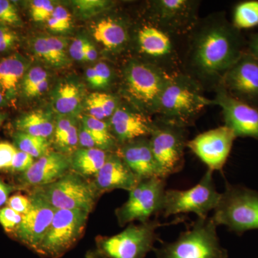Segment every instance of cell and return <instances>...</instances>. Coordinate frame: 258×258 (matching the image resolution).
Segmentation results:
<instances>
[{
	"mask_svg": "<svg viewBox=\"0 0 258 258\" xmlns=\"http://www.w3.org/2000/svg\"><path fill=\"white\" fill-rule=\"evenodd\" d=\"M171 76L153 64L131 59L123 69V92L137 110L149 116L156 115Z\"/></svg>",
	"mask_w": 258,
	"mask_h": 258,
	"instance_id": "3",
	"label": "cell"
},
{
	"mask_svg": "<svg viewBox=\"0 0 258 258\" xmlns=\"http://www.w3.org/2000/svg\"><path fill=\"white\" fill-rule=\"evenodd\" d=\"M201 3L198 0H154L149 19L176 37H184L198 23Z\"/></svg>",
	"mask_w": 258,
	"mask_h": 258,
	"instance_id": "13",
	"label": "cell"
},
{
	"mask_svg": "<svg viewBox=\"0 0 258 258\" xmlns=\"http://www.w3.org/2000/svg\"><path fill=\"white\" fill-rule=\"evenodd\" d=\"M27 61L18 54L0 60V91L3 94L12 95L16 91L18 83L26 74Z\"/></svg>",
	"mask_w": 258,
	"mask_h": 258,
	"instance_id": "24",
	"label": "cell"
},
{
	"mask_svg": "<svg viewBox=\"0 0 258 258\" xmlns=\"http://www.w3.org/2000/svg\"><path fill=\"white\" fill-rule=\"evenodd\" d=\"M33 50L39 58L42 59L51 66H53V60L47 44L46 37H38L35 39L33 42Z\"/></svg>",
	"mask_w": 258,
	"mask_h": 258,
	"instance_id": "43",
	"label": "cell"
},
{
	"mask_svg": "<svg viewBox=\"0 0 258 258\" xmlns=\"http://www.w3.org/2000/svg\"><path fill=\"white\" fill-rule=\"evenodd\" d=\"M97 57H98V52H97L96 47L93 46L91 42H88L86 52H85L86 62H92V61L96 60Z\"/></svg>",
	"mask_w": 258,
	"mask_h": 258,
	"instance_id": "49",
	"label": "cell"
},
{
	"mask_svg": "<svg viewBox=\"0 0 258 258\" xmlns=\"http://www.w3.org/2000/svg\"><path fill=\"white\" fill-rule=\"evenodd\" d=\"M71 156L50 152L34 162L31 167L19 176L24 188L41 187L55 182L71 171Z\"/></svg>",
	"mask_w": 258,
	"mask_h": 258,
	"instance_id": "18",
	"label": "cell"
},
{
	"mask_svg": "<svg viewBox=\"0 0 258 258\" xmlns=\"http://www.w3.org/2000/svg\"><path fill=\"white\" fill-rule=\"evenodd\" d=\"M165 225L158 220L139 225L130 223L117 235L98 238L96 248L88 252L86 258H144L154 249L157 229Z\"/></svg>",
	"mask_w": 258,
	"mask_h": 258,
	"instance_id": "5",
	"label": "cell"
},
{
	"mask_svg": "<svg viewBox=\"0 0 258 258\" xmlns=\"http://www.w3.org/2000/svg\"><path fill=\"white\" fill-rule=\"evenodd\" d=\"M81 124L92 136L98 149L106 152H116L119 145L112 134L109 125L106 122L96 119L91 115H84Z\"/></svg>",
	"mask_w": 258,
	"mask_h": 258,
	"instance_id": "26",
	"label": "cell"
},
{
	"mask_svg": "<svg viewBox=\"0 0 258 258\" xmlns=\"http://www.w3.org/2000/svg\"><path fill=\"white\" fill-rule=\"evenodd\" d=\"M248 48L249 55L258 60V34L251 38Z\"/></svg>",
	"mask_w": 258,
	"mask_h": 258,
	"instance_id": "50",
	"label": "cell"
},
{
	"mask_svg": "<svg viewBox=\"0 0 258 258\" xmlns=\"http://www.w3.org/2000/svg\"><path fill=\"white\" fill-rule=\"evenodd\" d=\"M35 189L55 210H78L91 213L100 197L92 181L72 171L52 184Z\"/></svg>",
	"mask_w": 258,
	"mask_h": 258,
	"instance_id": "11",
	"label": "cell"
},
{
	"mask_svg": "<svg viewBox=\"0 0 258 258\" xmlns=\"http://www.w3.org/2000/svg\"><path fill=\"white\" fill-rule=\"evenodd\" d=\"M74 5L81 15L84 17H91L109 10L114 3L102 0H80L75 1Z\"/></svg>",
	"mask_w": 258,
	"mask_h": 258,
	"instance_id": "32",
	"label": "cell"
},
{
	"mask_svg": "<svg viewBox=\"0 0 258 258\" xmlns=\"http://www.w3.org/2000/svg\"><path fill=\"white\" fill-rule=\"evenodd\" d=\"M187 127L169 120H154L149 137L153 154L164 178L179 172L184 165V151L188 143Z\"/></svg>",
	"mask_w": 258,
	"mask_h": 258,
	"instance_id": "8",
	"label": "cell"
},
{
	"mask_svg": "<svg viewBox=\"0 0 258 258\" xmlns=\"http://www.w3.org/2000/svg\"><path fill=\"white\" fill-rule=\"evenodd\" d=\"M6 205L12 210L23 216L30 210L31 201L29 196H25L21 194H15L13 196L10 197Z\"/></svg>",
	"mask_w": 258,
	"mask_h": 258,
	"instance_id": "38",
	"label": "cell"
},
{
	"mask_svg": "<svg viewBox=\"0 0 258 258\" xmlns=\"http://www.w3.org/2000/svg\"><path fill=\"white\" fill-rule=\"evenodd\" d=\"M13 139L14 145L18 150L27 153L33 159H40L50 152V142L48 139L20 132L15 133Z\"/></svg>",
	"mask_w": 258,
	"mask_h": 258,
	"instance_id": "28",
	"label": "cell"
},
{
	"mask_svg": "<svg viewBox=\"0 0 258 258\" xmlns=\"http://www.w3.org/2000/svg\"><path fill=\"white\" fill-rule=\"evenodd\" d=\"M86 77L90 84L93 87L97 88V78L94 67L90 68L86 71Z\"/></svg>",
	"mask_w": 258,
	"mask_h": 258,
	"instance_id": "51",
	"label": "cell"
},
{
	"mask_svg": "<svg viewBox=\"0 0 258 258\" xmlns=\"http://www.w3.org/2000/svg\"><path fill=\"white\" fill-rule=\"evenodd\" d=\"M48 88V79L44 80L41 83H39L36 86L29 90L26 93H25V96L29 98L36 97L42 94L47 91Z\"/></svg>",
	"mask_w": 258,
	"mask_h": 258,
	"instance_id": "48",
	"label": "cell"
},
{
	"mask_svg": "<svg viewBox=\"0 0 258 258\" xmlns=\"http://www.w3.org/2000/svg\"><path fill=\"white\" fill-rule=\"evenodd\" d=\"M18 42V36L16 32L8 26H0V52L13 48Z\"/></svg>",
	"mask_w": 258,
	"mask_h": 258,
	"instance_id": "39",
	"label": "cell"
},
{
	"mask_svg": "<svg viewBox=\"0 0 258 258\" xmlns=\"http://www.w3.org/2000/svg\"><path fill=\"white\" fill-rule=\"evenodd\" d=\"M153 125L154 120L149 115L125 106L117 107L110 118V129L118 145L150 137Z\"/></svg>",
	"mask_w": 258,
	"mask_h": 258,
	"instance_id": "19",
	"label": "cell"
},
{
	"mask_svg": "<svg viewBox=\"0 0 258 258\" xmlns=\"http://www.w3.org/2000/svg\"><path fill=\"white\" fill-rule=\"evenodd\" d=\"M93 35L96 41L111 51L123 50L130 38L126 25L122 20L112 17L98 22L93 27Z\"/></svg>",
	"mask_w": 258,
	"mask_h": 258,
	"instance_id": "22",
	"label": "cell"
},
{
	"mask_svg": "<svg viewBox=\"0 0 258 258\" xmlns=\"http://www.w3.org/2000/svg\"><path fill=\"white\" fill-rule=\"evenodd\" d=\"M46 39L53 60V66L62 67L69 64V59L66 50L67 40L55 36L46 37Z\"/></svg>",
	"mask_w": 258,
	"mask_h": 258,
	"instance_id": "30",
	"label": "cell"
},
{
	"mask_svg": "<svg viewBox=\"0 0 258 258\" xmlns=\"http://www.w3.org/2000/svg\"><path fill=\"white\" fill-rule=\"evenodd\" d=\"M139 181L116 153H109L104 165L91 181L101 195L114 189L130 191Z\"/></svg>",
	"mask_w": 258,
	"mask_h": 258,
	"instance_id": "21",
	"label": "cell"
},
{
	"mask_svg": "<svg viewBox=\"0 0 258 258\" xmlns=\"http://www.w3.org/2000/svg\"><path fill=\"white\" fill-rule=\"evenodd\" d=\"M5 116L3 115L0 114V125H1L2 123L3 122V120H4Z\"/></svg>",
	"mask_w": 258,
	"mask_h": 258,
	"instance_id": "53",
	"label": "cell"
},
{
	"mask_svg": "<svg viewBox=\"0 0 258 258\" xmlns=\"http://www.w3.org/2000/svg\"><path fill=\"white\" fill-rule=\"evenodd\" d=\"M23 220V215L9 207L0 209V225L8 233L14 234Z\"/></svg>",
	"mask_w": 258,
	"mask_h": 258,
	"instance_id": "33",
	"label": "cell"
},
{
	"mask_svg": "<svg viewBox=\"0 0 258 258\" xmlns=\"http://www.w3.org/2000/svg\"><path fill=\"white\" fill-rule=\"evenodd\" d=\"M115 153L139 180L164 178L153 154L149 137L135 139L121 144Z\"/></svg>",
	"mask_w": 258,
	"mask_h": 258,
	"instance_id": "20",
	"label": "cell"
},
{
	"mask_svg": "<svg viewBox=\"0 0 258 258\" xmlns=\"http://www.w3.org/2000/svg\"><path fill=\"white\" fill-rule=\"evenodd\" d=\"M79 143L82 149H98L92 136L82 124L79 128Z\"/></svg>",
	"mask_w": 258,
	"mask_h": 258,
	"instance_id": "46",
	"label": "cell"
},
{
	"mask_svg": "<svg viewBox=\"0 0 258 258\" xmlns=\"http://www.w3.org/2000/svg\"><path fill=\"white\" fill-rule=\"evenodd\" d=\"M232 25L237 30L254 28L258 25V1L242 2L235 7Z\"/></svg>",
	"mask_w": 258,
	"mask_h": 258,
	"instance_id": "29",
	"label": "cell"
},
{
	"mask_svg": "<svg viewBox=\"0 0 258 258\" xmlns=\"http://www.w3.org/2000/svg\"><path fill=\"white\" fill-rule=\"evenodd\" d=\"M47 27L52 31L62 32L71 28L72 19L68 10L62 6L55 8L53 13L47 20Z\"/></svg>",
	"mask_w": 258,
	"mask_h": 258,
	"instance_id": "31",
	"label": "cell"
},
{
	"mask_svg": "<svg viewBox=\"0 0 258 258\" xmlns=\"http://www.w3.org/2000/svg\"><path fill=\"white\" fill-rule=\"evenodd\" d=\"M95 95L101 105L106 118H111L118 106L117 98L108 93H95Z\"/></svg>",
	"mask_w": 258,
	"mask_h": 258,
	"instance_id": "42",
	"label": "cell"
},
{
	"mask_svg": "<svg viewBox=\"0 0 258 258\" xmlns=\"http://www.w3.org/2000/svg\"><path fill=\"white\" fill-rule=\"evenodd\" d=\"M18 149L9 142H0V171L11 172L13 161Z\"/></svg>",
	"mask_w": 258,
	"mask_h": 258,
	"instance_id": "36",
	"label": "cell"
},
{
	"mask_svg": "<svg viewBox=\"0 0 258 258\" xmlns=\"http://www.w3.org/2000/svg\"><path fill=\"white\" fill-rule=\"evenodd\" d=\"M204 92V88L187 75H173L161 95L156 115L188 128L207 107L214 106Z\"/></svg>",
	"mask_w": 258,
	"mask_h": 258,
	"instance_id": "2",
	"label": "cell"
},
{
	"mask_svg": "<svg viewBox=\"0 0 258 258\" xmlns=\"http://www.w3.org/2000/svg\"><path fill=\"white\" fill-rule=\"evenodd\" d=\"M81 102V90L74 83H61L54 94V107L61 115L74 113L79 108Z\"/></svg>",
	"mask_w": 258,
	"mask_h": 258,
	"instance_id": "27",
	"label": "cell"
},
{
	"mask_svg": "<svg viewBox=\"0 0 258 258\" xmlns=\"http://www.w3.org/2000/svg\"><path fill=\"white\" fill-rule=\"evenodd\" d=\"M108 154L101 149L79 148L71 155V171L92 181L104 165Z\"/></svg>",
	"mask_w": 258,
	"mask_h": 258,
	"instance_id": "23",
	"label": "cell"
},
{
	"mask_svg": "<svg viewBox=\"0 0 258 258\" xmlns=\"http://www.w3.org/2000/svg\"><path fill=\"white\" fill-rule=\"evenodd\" d=\"M88 40L83 38H78L75 40L70 47V55L73 58L77 61H86L85 52L88 45Z\"/></svg>",
	"mask_w": 258,
	"mask_h": 258,
	"instance_id": "44",
	"label": "cell"
},
{
	"mask_svg": "<svg viewBox=\"0 0 258 258\" xmlns=\"http://www.w3.org/2000/svg\"><path fill=\"white\" fill-rule=\"evenodd\" d=\"M220 87L239 101L258 106V60L244 53L222 78Z\"/></svg>",
	"mask_w": 258,
	"mask_h": 258,
	"instance_id": "16",
	"label": "cell"
},
{
	"mask_svg": "<svg viewBox=\"0 0 258 258\" xmlns=\"http://www.w3.org/2000/svg\"><path fill=\"white\" fill-rule=\"evenodd\" d=\"M16 190V187L13 185L7 184L0 179V209L3 208L10 198V194Z\"/></svg>",
	"mask_w": 258,
	"mask_h": 258,
	"instance_id": "47",
	"label": "cell"
},
{
	"mask_svg": "<svg viewBox=\"0 0 258 258\" xmlns=\"http://www.w3.org/2000/svg\"><path fill=\"white\" fill-rule=\"evenodd\" d=\"M31 207L15 232L20 242L36 252L42 239L48 230L56 210L42 196L37 189H32L29 195Z\"/></svg>",
	"mask_w": 258,
	"mask_h": 258,
	"instance_id": "15",
	"label": "cell"
},
{
	"mask_svg": "<svg viewBox=\"0 0 258 258\" xmlns=\"http://www.w3.org/2000/svg\"><path fill=\"white\" fill-rule=\"evenodd\" d=\"M89 212L57 210L36 253L44 257L60 258L74 247L86 230Z\"/></svg>",
	"mask_w": 258,
	"mask_h": 258,
	"instance_id": "10",
	"label": "cell"
},
{
	"mask_svg": "<svg viewBox=\"0 0 258 258\" xmlns=\"http://www.w3.org/2000/svg\"><path fill=\"white\" fill-rule=\"evenodd\" d=\"M5 103L4 94L0 91V106H3Z\"/></svg>",
	"mask_w": 258,
	"mask_h": 258,
	"instance_id": "52",
	"label": "cell"
},
{
	"mask_svg": "<svg viewBox=\"0 0 258 258\" xmlns=\"http://www.w3.org/2000/svg\"><path fill=\"white\" fill-rule=\"evenodd\" d=\"M214 106L222 109L225 125L237 137H250L258 140V109L236 99L220 86L215 91Z\"/></svg>",
	"mask_w": 258,
	"mask_h": 258,
	"instance_id": "17",
	"label": "cell"
},
{
	"mask_svg": "<svg viewBox=\"0 0 258 258\" xmlns=\"http://www.w3.org/2000/svg\"><path fill=\"white\" fill-rule=\"evenodd\" d=\"M34 162L35 161L31 156L29 155L27 153L18 150L13 161L11 172L23 174L31 167Z\"/></svg>",
	"mask_w": 258,
	"mask_h": 258,
	"instance_id": "40",
	"label": "cell"
},
{
	"mask_svg": "<svg viewBox=\"0 0 258 258\" xmlns=\"http://www.w3.org/2000/svg\"><path fill=\"white\" fill-rule=\"evenodd\" d=\"M17 132L48 139L53 137L55 123L50 115L42 112H32L23 115L15 123Z\"/></svg>",
	"mask_w": 258,
	"mask_h": 258,
	"instance_id": "25",
	"label": "cell"
},
{
	"mask_svg": "<svg viewBox=\"0 0 258 258\" xmlns=\"http://www.w3.org/2000/svg\"><path fill=\"white\" fill-rule=\"evenodd\" d=\"M55 8L48 0H34L30 3V13L35 22H44L50 18Z\"/></svg>",
	"mask_w": 258,
	"mask_h": 258,
	"instance_id": "35",
	"label": "cell"
},
{
	"mask_svg": "<svg viewBox=\"0 0 258 258\" xmlns=\"http://www.w3.org/2000/svg\"><path fill=\"white\" fill-rule=\"evenodd\" d=\"M97 78V88H104L111 84L113 74L111 68L105 62H98L94 66Z\"/></svg>",
	"mask_w": 258,
	"mask_h": 258,
	"instance_id": "41",
	"label": "cell"
},
{
	"mask_svg": "<svg viewBox=\"0 0 258 258\" xmlns=\"http://www.w3.org/2000/svg\"><path fill=\"white\" fill-rule=\"evenodd\" d=\"M238 31L223 12L199 19L182 38L181 73L196 81L205 91H215L226 72L244 53Z\"/></svg>",
	"mask_w": 258,
	"mask_h": 258,
	"instance_id": "1",
	"label": "cell"
},
{
	"mask_svg": "<svg viewBox=\"0 0 258 258\" xmlns=\"http://www.w3.org/2000/svg\"><path fill=\"white\" fill-rule=\"evenodd\" d=\"M237 138L232 129L224 125L200 134L188 141L189 148L210 171H221Z\"/></svg>",
	"mask_w": 258,
	"mask_h": 258,
	"instance_id": "14",
	"label": "cell"
},
{
	"mask_svg": "<svg viewBox=\"0 0 258 258\" xmlns=\"http://www.w3.org/2000/svg\"><path fill=\"white\" fill-rule=\"evenodd\" d=\"M166 179L154 177L139 181L129 191L128 200L115 210V216L123 227L134 221H149L153 215L161 213L165 194Z\"/></svg>",
	"mask_w": 258,
	"mask_h": 258,
	"instance_id": "12",
	"label": "cell"
},
{
	"mask_svg": "<svg viewBox=\"0 0 258 258\" xmlns=\"http://www.w3.org/2000/svg\"><path fill=\"white\" fill-rule=\"evenodd\" d=\"M139 53L146 60L173 76L181 72V47L183 37H176L152 20L142 24L135 35Z\"/></svg>",
	"mask_w": 258,
	"mask_h": 258,
	"instance_id": "6",
	"label": "cell"
},
{
	"mask_svg": "<svg viewBox=\"0 0 258 258\" xmlns=\"http://www.w3.org/2000/svg\"><path fill=\"white\" fill-rule=\"evenodd\" d=\"M86 106L89 112V115L96 119L103 120L106 118L99 102L97 100L95 93L90 95L86 100Z\"/></svg>",
	"mask_w": 258,
	"mask_h": 258,
	"instance_id": "45",
	"label": "cell"
},
{
	"mask_svg": "<svg viewBox=\"0 0 258 258\" xmlns=\"http://www.w3.org/2000/svg\"><path fill=\"white\" fill-rule=\"evenodd\" d=\"M45 79H48V78H47V74L45 70L40 67L32 68L24 76L23 79L24 93L35 87Z\"/></svg>",
	"mask_w": 258,
	"mask_h": 258,
	"instance_id": "37",
	"label": "cell"
},
{
	"mask_svg": "<svg viewBox=\"0 0 258 258\" xmlns=\"http://www.w3.org/2000/svg\"><path fill=\"white\" fill-rule=\"evenodd\" d=\"M221 194L217 191L213 171H206L200 182L186 190L168 189L164 194L161 213L164 217L182 213H194L198 218H208L215 210Z\"/></svg>",
	"mask_w": 258,
	"mask_h": 258,
	"instance_id": "9",
	"label": "cell"
},
{
	"mask_svg": "<svg viewBox=\"0 0 258 258\" xmlns=\"http://www.w3.org/2000/svg\"><path fill=\"white\" fill-rule=\"evenodd\" d=\"M212 220L236 232L258 229V193L227 184Z\"/></svg>",
	"mask_w": 258,
	"mask_h": 258,
	"instance_id": "7",
	"label": "cell"
},
{
	"mask_svg": "<svg viewBox=\"0 0 258 258\" xmlns=\"http://www.w3.org/2000/svg\"><path fill=\"white\" fill-rule=\"evenodd\" d=\"M212 217L198 218L177 240L154 248L157 258H227Z\"/></svg>",
	"mask_w": 258,
	"mask_h": 258,
	"instance_id": "4",
	"label": "cell"
},
{
	"mask_svg": "<svg viewBox=\"0 0 258 258\" xmlns=\"http://www.w3.org/2000/svg\"><path fill=\"white\" fill-rule=\"evenodd\" d=\"M21 24L16 7L8 0H0V25L18 26Z\"/></svg>",
	"mask_w": 258,
	"mask_h": 258,
	"instance_id": "34",
	"label": "cell"
}]
</instances>
